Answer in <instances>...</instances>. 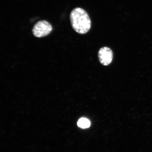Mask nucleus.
<instances>
[{
  "label": "nucleus",
  "instance_id": "1",
  "mask_svg": "<svg viewBox=\"0 0 152 152\" xmlns=\"http://www.w3.org/2000/svg\"><path fill=\"white\" fill-rule=\"evenodd\" d=\"M70 18L72 28L77 33L84 34L90 29L91 19L84 9L80 7L74 9L70 14Z\"/></svg>",
  "mask_w": 152,
  "mask_h": 152
},
{
  "label": "nucleus",
  "instance_id": "2",
  "mask_svg": "<svg viewBox=\"0 0 152 152\" xmlns=\"http://www.w3.org/2000/svg\"><path fill=\"white\" fill-rule=\"evenodd\" d=\"M53 30V27L46 20H40L34 25L32 30L33 35L35 37L40 38L48 35Z\"/></svg>",
  "mask_w": 152,
  "mask_h": 152
},
{
  "label": "nucleus",
  "instance_id": "3",
  "mask_svg": "<svg viewBox=\"0 0 152 152\" xmlns=\"http://www.w3.org/2000/svg\"><path fill=\"white\" fill-rule=\"evenodd\" d=\"M98 58L102 65L107 66L111 63L113 59V51L109 48H101L98 52Z\"/></svg>",
  "mask_w": 152,
  "mask_h": 152
},
{
  "label": "nucleus",
  "instance_id": "4",
  "mask_svg": "<svg viewBox=\"0 0 152 152\" xmlns=\"http://www.w3.org/2000/svg\"><path fill=\"white\" fill-rule=\"evenodd\" d=\"M78 126L83 129L89 128L91 125V122L88 119L85 118H82L79 120L77 123Z\"/></svg>",
  "mask_w": 152,
  "mask_h": 152
}]
</instances>
